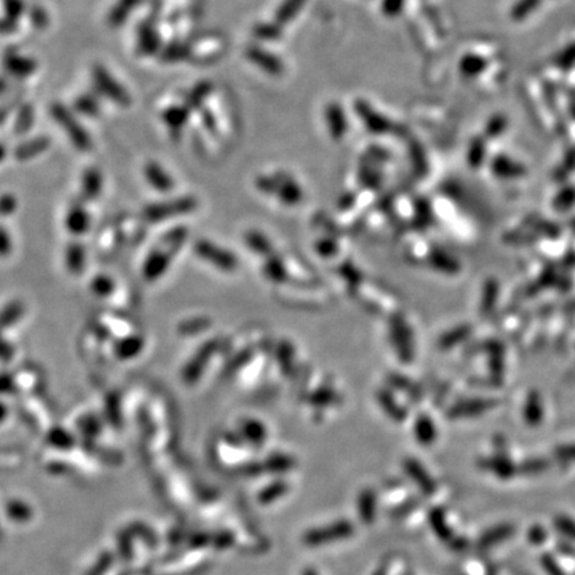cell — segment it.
I'll return each mask as SVG.
<instances>
[{
  "label": "cell",
  "instance_id": "6da1fadb",
  "mask_svg": "<svg viewBox=\"0 0 575 575\" xmlns=\"http://www.w3.org/2000/svg\"><path fill=\"white\" fill-rule=\"evenodd\" d=\"M51 116L67 132L74 146H76L80 150H88L91 148L92 142L88 132L67 106H64L63 104H54L51 106Z\"/></svg>",
  "mask_w": 575,
  "mask_h": 575
},
{
  "label": "cell",
  "instance_id": "7a4b0ae2",
  "mask_svg": "<svg viewBox=\"0 0 575 575\" xmlns=\"http://www.w3.org/2000/svg\"><path fill=\"white\" fill-rule=\"evenodd\" d=\"M92 80L95 89L104 95L109 100L127 106L131 104V96L126 88L120 84L103 65H95L92 69Z\"/></svg>",
  "mask_w": 575,
  "mask_h": 575
},
{
  "label": "cell",
  "instance_id": "3957f363",
  "mask_svg": "<svg viewBox=\"0 0 575 575\" xmlns=\"http://www.w3.org/2000/svg\"><path fill=\"white\" fill-rule=\"evenodd\" d=\"M245 55L252 63L272 76H280L285 71V65L282 60L276 55H273L271 51L260 45H249L245 51Z\"/></svg>",
  "mask_w": 575,
  "mask_h": 575
},
{
  "label": "cell",
  "instance_id": "277c9868",
  "mask_svg": "<svg viewBox=\"0 0 575 575\" xmlns=\"http://www.w3.org/2000/svg\"><path fill=\"white\" fill-rule=\"evenodd\" d=\"M356 112L369 132L385 133L390 129V122L380 112H377L368 102L357 100Z\"/></svg>",
  "mask_w": 575,
  "mask_h": 575
},
{
  "label": "cell",
  "instance_id": "5b68a950",
  "mask_svg": "<svg viewBox=\"0 0 575 575\" xmlns=\"http://www.w3.org/2000/svg\"><path fill=\"white\" fill-rule=\"evenodd\" d=\"M325 123L328 132L335 140H341L348 132V119L342 106L333 102L325 108Z\"/></svg>",
  "mask_w": 575,
  "mask_h": 575
},
{
  "label": "cell",
  "instance_id": "8992f818",
  "mask_svg": "<svg viewBox=\"0 0 575 575\" xmlns=\"http://www.w3.org/2000/svg\"><path fill=\"white\" fill-rule=\"evenodd\" d=\"M137 47L143 55H153L160 49V36L152 21H144L137 28Z\"/></svg>",
  "mask_w": 575,
  "mask_h": 575
},
{
  "label": "cell",
  "instance_id": "52a82bcc",
  "mask_svg": "<svg viewBox=\"0 0 575 575\" xmlns=\"http://www.w3.org/2000/svg\"><path fill=\"white\" fill-rule=\"evenodd\" d=\"M3 65L10 75L16 78H27L36 69L35 60L18 55L16 52L5 54L3 59Z\"/></svg>",
  "mask_w": 575,
  "mask_h": 575
},
{
  "label": "cell",
  "instance_id": "ba28073f",
  "mask_svg": "<svg viewBox=\"0 0 575 575\" xmlns=\"http://www.w3.org/2000/svg\"><path fill=\"white\" fill-rule=\"evenodd\" d=\"M190 112L191 109L184 104L170 106L163 113V120L166 122L172 133H180L190 119Z\"/></svg>",
  "mask_w": 575,
  "mask_h": 575
},
{
  "label": "cell",
  "instance_id": "9c48e42d",
  "mask_svg": "<svg viewBox=\"0 0 575 575\" xmlns=\"http://www.w3.org/2000/svg\"><path fill=\"white\" fill-rule=\"evenodd\" d=\"M305 3L306 0H284L277 8L273 21L281 27L289 24L301 12Z\"/></svg>",
  "mask_w": 575,
  "mask_h": 575
},
{
  "label": "cell",
  "instance_id": "30bf717a",
  "mask_svg": "<svg viewBox=\"0 0 575 575\" xmlns=\"http://www.w3.org/2000/svg\"><path fill=\"white\" fill-rule=\"evenodd\" d=\"M144 172H146V177H147L148 183H150L152 187H155L156 190L167 191V190L172 188V185H173L172 177L157 163H148Z\"/></svg>",
  "mask_w": 575,
  "mask_h": 575
},
{
  "label": "cell",
  "instance_id": "8fae6325",
  "mask_svg": "<svg viewBox=\"0 0 575 575\" xmlns=\"http://www.w3.org/2000/svg\"><path fill=\"white\" fill-rule=\"evenodd\" d=\"M140 3V0H117V3L113 5L108 15V21L113 27L122 25L127 21L132 11L136 8V5Z\"/></svg>",
  "mask_w": 575,
  "mask_h": 575
},
{
  "label": "cell",
  "instance_id": "7c38bea8",
  "mask_svg": "<svg viewBox=\"0 0 575 575\" xmlns=\"http://www.w3.org/2000/svg\"><path fill=\"white\" fill-rule=\"evenodd\" d=\"M212 91V84L210 82H200L199 84L194 85L191 91L187 93L184 99V106L190 108L191 111L197 109L203 106V103L207 100Z\"/></svg>",
  "mask_w": 575,
  "mask_h": 575
},
{
  "label": "cell",
  "instance_id": "4fadbf2b",
  "mask_svg": "<svg viewBox=\"0 0 575 575\" xmlns=\"http://www.w3.org/2000/svg\"><path fill=\"white\" fill-rule=\"evenodd\" d=\"M253 35L258 41L273 42V41H278L282 36V27L273 21L258 23L253 28Z\"/></svg>",
  "mask_w": 575,
  "mask_h": 575
},
{
  "label": "cell",
  "instance_id": "5bb4252c",
  "mask_svg": "<svg viewBox=\"0 0 575 575\" xmlns=\"http://www.w3.org/2000/svg\"><path fill=\"white\" fill-rule=\"evenodd\" d=\"M191 55V47L187 43L172 42L163 49L161 58L164 62H180L188 59Z\"/></svg>",
  "mask_w": 575,
  "mask_h": 575
},
{
  "label": "cell",
  "instance_id": "9a60e30c",
  "mask_svg": "<svg viewBox=\"0 0 575 575\" xmlns=\"http://www.w3.org/2000/svg\"><path fill=\"white\" fill-rule=\"evenodd\" d=\"M48 144H49L48 139L41 136V137H36L34 140H28V142L21 144L16 148L15 155H16L18 159L25 160V159H30L32 156H36V155L42 153L43 150H45V148L48 147Z\"/></svg>",
  "mask_w": 575,
  "mask_h": 575
},
{
  "label": "cell",
  "instance_id": "2e32d148",
  "mask_svg": "<svg viewBox=\"0 0 575 575\" xmlns=\"http://www.w3.org/2000/svg\"><path fill=\"white\" fill-rule=\"evenodd\" d=\"M75 109L87 116H96L100 111V103L95 95L85 93L75 100Z\"/></svg>",
  "mask_w": 575,
  "mask_h": 575
},
{
  "label": "cell",
  "instance_id": "e0dca14e",
  "mask_svg": "<svg viewBox=\"0 0 575 575\" xmlns=\"http://www.w3.org/2000/svg\"><path fill=\"white\" fill-rule=\"evenodd\" d=\"M34 124V108L30 104H24L21 106L15 124H14V129L16 133H25L30 131L31 126Z\"/></svg>",
  "mask_w": 575,
  "mask_h": 575
},
{
  "label": "cell",
  "instance_id": "ac0fdd59",
  "mask_svg": "<svg viewBox=\"0 0 575 575\" xmlns=\"http://www.w3.org/2000/svg\"><path fill=\"white\" fill-rule=\"evenodd\" d=\"M102 188V176L96 170H88L84 173L83 190L89 197H95Z\"/></svg>",
  "mask_w": 575,
  "mask_h": 575
},
{
  "label": "cell",
  "instance_id": "d6986e66",
  "mask_svg": "<svg viewBox=\"0 0 575 575\" xmlns=\"http://www.w3.org/2000/svg\"><path fill=\"white\" fill-rule=\"evenodd\" d=\"M87 214L84 212L75 210L71 211L69 216H68V227L74 231V232H80L87 228Z\"/></svg>",
  "mask_w": 575,
  "mask_h": 575
},
{
  "label": "cell",
  "instance_id": "ffe728a7",
  "mask_svg": "<svg viewBox=\"0 0 575 575\" xmlns=\"http://www.w3.org/2000/svg\"><path fill=\"white\" fill-rule=\"evenodd\" d=\"M4 8L8 18L18 21L24 12V3L23 0H4Z\"/></svg>",
  "mask_w": 575,
  "mask_h": 575
},
{
  "label": "cell",
  "instance_id": "44dd1931",
  "mask_svg": "<svg viewBox=\"0 0 575 575\" xmlns=\"http://www.w3.org/2000/svg\"><path fill=\"white\" fill-rule=\"evenodd\" d=\"M404 3L405 0H383V12L386 16H397L403 10Z\"/></svg>",
  "mask_w": 575,
  "mask_h": 575
},
{
  "label": "cell",
  "instance_id": "7402d4cb",
  "mask_svg": "<svg viewBox=\"0 0 575 575\" xmlns=\"http://www.w3.org/2000/svg\"><path fill=\"white\" fill-rule=\"evenodd\" d=\"M30 18H31V21L34 23V25L38 27V28H43V27H45L48 24L47 12L43 10L42 7H39V5H35V7L31 8Z\"/></svg>",
  "mask_w": 575,
  "mask_h": 575
},
{
  "label": "cell",
  "instance_id": "603a6c76",
  "mask_svg": "<svg viewBox=\"0 0 575 575\" xmlns=\"http://www.w3.org/2000/svg\"><path fill=\"white\" fill-rule=\"evenodd\" d=\"M18 28V21H14L8 16H5L4 19L0 21V34L1 35H10L12 32H15Z\"/></svg>",
  "mask_w": 575,
  "mask_h": 575
},
{
  "label": "cell",
  "instance_id": "cb8c5ba5",
  "mask_svg": "<svg viewBox=\"0 0 575 575\" xmlns=\"http://www.w3.org/2000/svg\"><path fill=\"white\" fill-rule=\"evenodd\" d=\"M79 260H80V261L83 260V255H82V252H79V251H78V248H75V249H74V252L71 253V257H69V265H71V268H72L74 271H78L79 268H82V267H80V264H79Z\"/></svg>",
  "mask_w": 575,
  "mask_h": 575
},
{
  "label": "cell",
  "instance_id": "d4e9b609",
  "mask_svg": "<svg viewBox=\"0 0 575 575\" xmlns=\"http://www.w3.org/2000/svg\"><path fill=\"white\" fill-rule=\"evenodd\" d=\"M10 249V238L8 234L3 229H0V253H5Z\"/></svg>",
  "mask_w": 575,
  "mask_h": 575
},
{
  "label": "cell",
  "instance_id": "484cf974",
  "mask_svg": "<svg viewBox=\"0 0 575 575\" xmlns=\"http://www.w3.org/2000/svg\"><path fill=\"white\" fill-rule=\"evenodd\" d=\"M562 455L563 457H567V458H572V460H575V447L563 449Z\"/></svg>",
  "mask_w": 575,
  "mask_h": 575
},
{
  "label": "cell",
  "instance_id": "4316f807",
  "mask_svg": "<svg viewBox=\"0 0 575 575\" xmlns=\"http://www.w3.org/2000/svg\"><path fill=\"white\" fill-rule=\"evenodd\" d=\"M7 87H8V82H7V79H5V78H0V96L5 92Z\"/></svg>",
  "mask_w": 575,
  "mask_h": 575
},
{
  "label": "cell",
  "instance_id": "83f0119b",
  "mask_svg": "<svg viewBox=\"0 0 575 575\" xmlns=\"http://www.w3.org/2000/svg\"><path fill=\"white\" fill-rule=\"evenodd\" d=\"M5 414H7V410H5V406L0 403V422L5 418Z\"/></svg>",
  "mask_w": 575,
  "mask_h": 575
},
{
  "label": "cell",
  "instance_id": "f1b7e54d",
  "mask_svg": "<svg viewBox=\"0 0 575 575\" xmlns=\"http://www.w3.org/2000/svg\"><path fill=\"white\" fill-rule=\"evenodd\" d=\"M4 156H5V148L0 144V161L4 159Z\"/></svg>",
  "mask_w": 575,
  "mask_h": 575
}]
</instances>
